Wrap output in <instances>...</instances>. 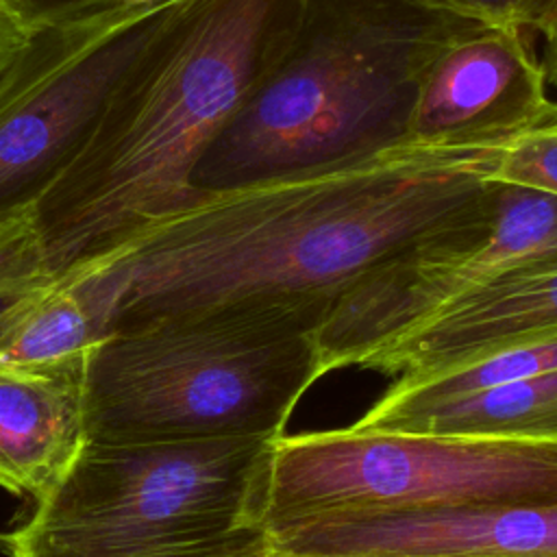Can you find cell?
I'll use <instances>...</instances> for the list:
<instances>
[{"label":"cell","mask_w":557,"mask_h":557,"mask_svg":"<svg viewBox=\"0 0 557 557\" xmlns=\"http://www.w3.org/2000/svg\"><path fill=\"white\" fill-rule=\"evenodd\" d=\"M87 357L0 361V487L41 500L83 446Z\"/></svg>","instance_id":"cell-12"},{"label":"cell","mask_w":557,"mask_h":557,"mask_svg":"<svg viewBox=\"0 0 557 557\" xmlns=\"http://www.w3.org/2000/svg\"><path fill=\"white\" fill-rule=\"evenodd\" d=\"M0 2H4L9 7H15L20 11H26V13H30L35 9V4H37V0H0Z\"/></svg>","instance_id":"cell-20"},{"label":"cell","mask_w":557,"mask_h":557,"mask_svg":"<svg viewBox=\"0 0 557 557\" xmlns=\"http://www.w3.org/2000/svg\"><path fill=\"white\" fill-rule=\"evenodd\" d=\"M270 557L557 555V503L326 516L265 529Z\"/></svg>","instance_id":"cell-10"},{"label":"cell","mask_w":557,"mask_h":557,"mask_svg":"<svg viewBox=\"0 0 557 557\" xmlns=\"http://www.w3.org/2000/svg\"><path fill=\"white\" fill-rule=\"evenodd\" d=\"M540 59L546 72V81L557 89V13L537 33Z\"/></svg>","instance_id":"cell-19"},{"label":"cell","mask_w":557,"mask_h":557,"mask_svg":"<svg viewBox=\"0 0 557 557\" xmlns=\"http://www.w3.org/2000/svg\"><path fill=\"white\" fill-rule=\"evenodd\" d=\"M272 442H87L0 546L9 557L270 555L261 509Z\"/></svg>","instance_id":"cell-5"},{"label":"cell","mask_w":557,"mask_h":557,"mask_svg":"<svg viewBox=\"0 0 557 557\" xmlns=\"http://www.w3.org/2000/svg\"><path fill=\"white\" fill-rule=\"evenodd\" d=\"M557 503V444L398 431L276 435L263 527L326 516Z\"/></svg>","instance_id":"cell-6"},{"label":"cell","mask_w":557,"mask_h":557,"mask_svg":"<svg viewBox=\"0 0 557 557\" xmlns=\"http://www.w3.org/2000/svg\"><path fill=\"white\" fill-rule=\"evenodd\" d=\"M453 11L472 15L494 24H516L531 30L535 37L540 28L557 13V0H429Z\"/></svg>","instance_id":"cell-17"},{"label":"cell","mask_w":557,"mask_h":557,"mask_svg":"<svg viewBox=\"0 0 557 557\" xmlns=\"http://www.w3.org/2000/svg\"><path fill=\"white\" fill-rule=\"evenodd\" d=\"M305 2L183 0L81 154L0 248V311L196 202V161L276 67Z\"/></svg>","instance_id":"cell-2"},{"label":"cell","mask_w":557,"mask_h":557,"mask_svg":"<svg viewBox=\"0 0 557 557\" xmlns=\"http://www.w3.org/2000/svg\"><path fill=\"white\" fill-rule=\"evenodd\" d=\"M30 13L0 2V70L13 59L28 37Z\"/></svg>","instance_id":"cell-18"},{"label":"cell","mask_w":557,"mask_h":557,"mask_svg":"<svg viewBox=\"0 0 557 557\" xmlns=\"http://www.w3.org/2000/svg\"><path fill=\"white\" fill-rule=\"evenodd\" d=\"M507 144L407 141L211 194L65 281L100 302L109 335L233 307H307L329 318L368 272L487 215Z\"/></svg>","instance_id":"cell-1"},{"label":"cell","mask_w":557,"mask_h":557,"mask_svg":"<svg viewBox=\"0 0 557 557\" xmlns=\"http://www.w3.org/2000/svg\"><path fill=\"white\" fill-rule=\"evenodd\" d=\"M183 0H63L30 13L0 70V248L85 148L113 91Z\"/></svg>","instance_id":"cell-7"},{"label":"cell","mask_w":557,"mask_h":557,"mask_svg":"<svg viewBox=\"0 0 557 557\" xmlns=\"http://www.w3.org/2000/svg\"><path fill=\"white\" fill-rule=\"evenodd\" d=\"M550 370H557V333L496 350L418 383H394L385 396L416 403L446 400Z\"/></svg>","instance_id":"cell-15"},{"label":"cell","mask_w":557,"mask_h":557,"mask_svg":"<svg viewBox=\"0 0 557 557\" xmlns=\"http://www.w3.org/2000/svg\"><path fill=\"white\" fill-rule=\"evenodd\" d=\"M109 2H128V4H144V2H157V0H109Z\"/></svg>","instance_id":"cell-22"},{"label":"cell","mask_w":557,"mask_h":557,"mask_svg":"<svg viewBox=\"0 0 557 557\" xmlns=\"http://www.w3.org/2000/svg\"><path fill=\"white\" fill-rule=\"evenodd\" d=\"M54 2H63V0H37L35 9H39V7H46V4H54Z\"/></svg>","instance_id":"cell-23"},{"label":"cell","mask_w":557,"mask_h":557,"mask_svg":"<svg viewBox=\"0 0 557 557\" xmlns=\"http://www.w3.org/2000/svg\"><path fill=\"white\" fill-rule=\"evenodd\" d=\"M557 333V268L522 272L442 309L372 350L359 368L418 383L496 350Z\"/></svg>","instance_id":"cell-11"},{"label":"cell","mask_w":557,"mask_h":557,"mask_svg":"<svg viewBox=\"0 0 557 557\" xmlns=\"http://www.w3.org/2000/svg\"><path fill=\"white\" fill-rule=\"evenodd\" d=\"M307 307H233L113 331L85 363L94 444L276 437L324 376Z\"/></svg>","instance_id":"cell-4"},{"label":"cell","mask_w":557,"mask_h":557,"mask_svg":"<svg viewBox=\"0 0 557 557\" xmlns=\"http://www.w3.org/2000/svg\"><path fill=\"white\" fill-rule=\"evenodd\" d=\"M544 126L548 128V131H553V133H557V100H555V104H553V113H550V117H548V122H544Z\"/></svg>","instance_id":"cell-21"},{"label":"cell","mask_w":557,"mask_h":557,"mask_svg":"<svg viewBox=\"0 0 557 557\" xmlns=\"http://www.w3.org/2000/svg\"><path fill=\"white\" fill-rule=\"evenodd\" d=\"M492 178L557 194V133L542 124L511 139L503 148Z\"/></svg>","instance_id":"cell-16"},{"label":"cell","mask_w":557,"mask_h":557,"mask_svg":"<svg viewBox=\"0 0 557 557\" xmlns=\"http://www.w3.org/2000/svg\"><path fill=\"white\" fill-rule=\"evenodd\" d=\"M348 429L557 444V370L446 400L381 396Z\"/></svg>","instance_id":"cell-13"},{"label":"cell","mask_w":557,"mask_h":557,"mask_svg":"<svg viewBox=\"0 0 557 557\" xmlns=\"http://www.w3.org/2000/svg\"><path fill=\"white\" fill-rule=\"evenodd\" d=\"M557 268V194L496 181L481 220L398 255L352 283L315 331L324 374L357 366L442 309L522 272Z\"/></svg>","instance_id":"cell-8"},{"label":"cell","mask_w":557,"mask_h":557,"mask_svg":"<svg viewBox=\"0 0 557 557\" xmlns=\"http://www.w3.org/2000/svg\"><path fill=\"white\" fill-rule=\"evenodd\" d=\"M107 335L100 302L83 283L63 281L0 311V361L50 363L87 357Z\"/></svg>","instance_id":"cell-14"},{"label":"cell","mask_w":557,"mask_h":557,"mask_svg":"<svg viewBox=\"0 0 557 557\" xmlns=\"http://www.w3.org/2000/svg\"><path fill=\"white\" fill-rule=\"evenodd\" d=\"M481 22L429 0H307L276 67L196 161V202L407 144L424 70Z\"/></svg>","instance_id":"cell-3"},{"label":"cell","mask_w":557,"mask_h":557,"mask_svg":"<svg viewBox=\"0 0 557 557\" xmlns=\"http://www.w3.org/2000/svg\"><path fill=\"white\" fill-rule=\"evenodd\" d=\"M511 557H557V555H511Z\"/></svg>","instance_id":"cell-24"},{"label":"cell","mask_w":557,"mask_h":557,"mask_svg":"<svg viewBox=\"0 0 557 557\" xmlns=\"http://www.w3.org/2000/svg\"><path fill=\"white\" fill-rule=\"evenodd\" d=\"M537 37L516 24L481 22L424 70L409 141L505 144L553 113Z\"/></svg>","instance_id":"cell-9"},{"label":"cell","mask_w":557,"mask_h":557,"mask_svg":"<svg viewBox=\"0 0 557 557\" xmlns=\"http://www.w3.org/2000/svg\"><path fill=\"white\" fill-rule=\"evenodd\" d=\"M250 557H270V555H250Z\"/></svg>","instance_id":"cell-25"}]
</instances>
